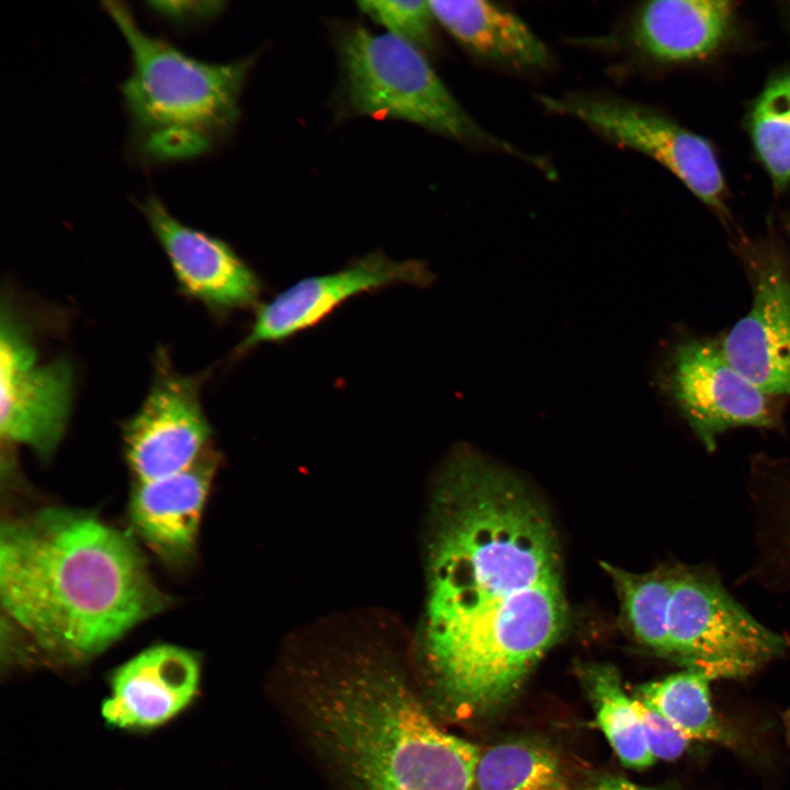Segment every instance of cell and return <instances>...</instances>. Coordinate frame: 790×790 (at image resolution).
I'll return each mask as SVG.
<instances>
[{"label":"cell","instance_id":"cell-10","mask_svg":"<svg viewBox=\"0 0 790 790\" xmlns=\"http://www.w3.org/2000/svg\"><path fill=\"white\" fill-rule=\"evenodd\" d=\"M202 377L172 368L165 351L140 407L123 426L124 452L137 483L189 469L208 449L212 429L201 397Z\"/></svg>","mask_w":790,"mask_h":790},{"label":"cell","instance_id":"cell-23","mask_svg":"<svg viewBox=\"0 0 790 790\" xmlns=\"http://www.w3.org/2000/svg\"><path fill=\"white\" fill-rule=\"evenodd\" d=\"M360 10L394 35L421 52L436 45L437 20L430 1H360Z\"/></svg>","mask_w":790,"mask_h":790},{"label":"cell","instance_id":"cell-9","mask_svg":"<svg viewBox=\"0 0 790 790\" xmlns=\"http://www.w3.org/2000/svg\"><path fill=\"white\" fill-rule=\"evenodd\" d=\"M656 380L662 394L709 451L726 430L770 429L777 424L769 396L742 375L714 342L690 339L674 345Z\"/></svg>","mask_w":790,"mask_h":790},{"label":"cell","instance_id":"cell-19","mask_svg":"<svg viewBox=\"0 0 790 790\" xmlns=\"http://www.w3.org/2000/svg\"><path fill=\"white\" fill-rule=\"evenodd\" d=\"M582 676L596 710L598 726L621 763L631 768H645L655 760L635 710L614 667L588 665Z\"/></svg>","mask_w":790,"mask_h":790},{"label":"cell","instance_id":"cell-12","mask_svg":"<svg viewBox=\"0 0 790 790\" xmlns=\"http://www.w3.org/2000/svg\"><path fill=\"white\" fill-rule=\"evenodd\" d=\"M136 204L185 296L217 317L258 306L262 282L228 244L182 223L154 193Z\"/></svg>","mask_w":790,"mask_h":790},{"label":"cell","instance_id":"cell-4","mask_svg":"<svg viewBox=\"0 0 790 790\" xmlns=\"http://www.w3.org/2000/svg\"><path fill=\"white\" fill-rule=\"evenodd\" d=\"M102 7L124 37L131 69L120 86L128 150L143 166L201 158L234 131L255 56L229 63L199 59L149 34L121 1Z\"/></svg>","mask_w":790,"mask_h":790},{"label":"cell","instance_id":"cell-3","mask_svg":"<svg viewBox=\"0 0 790 790\" xmlns=\"http://www.w3.org/2000/svg\"><path fill=\"white\" fill-rule=\"evenodd\" d=\"M0 597L42 653L68 663L99 654L168 605L129 537L54 507L2 524Z\"/></svg>","mask_w":790,"mask_h":790},{"label":"cell","instance_id":"cell-20","mask_svg":"<svg viewBox=\"0 0 790 790\" xmlns=\"http://www.w3.org/2000/svg\"><path fill=\"white\" fill-rule=\"evenodd\" d=\"M477 790H568L555 755L530 741L498 744L481 755Z\"/></svg>","mask_w":790,"mask_h":790},{"label":"cell","instance_id":"cell-16","mask_svg":"<svg viewBox=\"0 0 790 790\" xmlns=\"http://www.w3.org/2000/svg\"><path fill=\"white\" fill-rule=\"evenodd\" d=\"M735 3L724 0H657L634 13L631 37L646 56L681 63L714 53L729 36Z\"/></svg>","mask_w":790,"mask_h":790},{"label":"cell","instance_id":"cell-8","mask_svg":"<svg viewBox=\"0 0 790 790\" xmlns=\"http://www.w3.org/2000/svg\"><path fill=\"white\" fill-rule=\"evenodd\" d=\"M75 370L60 356L44 360L25 321L2 304L0 329V433L48 458L59 445L71 414Z\"/></svg>","mask_w":790,"mask_h":790},{"label":"cell","instance_id":"cell-6","mask_svg":"<svg viewBox=\"0 0 790 790\" xmlns=\"http://www.w3.org/2000/svg\"><path fill=\"white\" fill-rule=\"evenodd\" d=\"M668 657L719 678H745L788 648L710 571L670 567L666 610Z\"/></svg>","mask_w":790,"mask_h":790},{"label":"cell","instance_id":"cell-25","mask_svg":"<svg viewBox=\"0 0 790 790\" xmlns=\"http://www.w3.org/2000/svg\"><path fill=\"white\" fill-rule=\"evenodd\" d=\"M223 1H148L146 5L156 16L177 27H193L208 23L223 10Z\"/></svg>","mask_w":790,"mask_h":790},{"label":"cell","instance_id":"cell-22","mask_svg":"<svg viewBox=\"0 0 790 790\" xmlns=\"http://www.w3.org/2000/svg\"><path fill=\"white\" fill-rule=\"evenodd\" d=\"M612 579L634 636L643 645L668 657L666 610L670 592V567L634 574L609 564Z\"/></svg>","mask_w":790,"mask_h":790},{"label":"cell","instance_id":"cell-27","mask_svg":"<svg viewBox=\"0 0 790 790\" xmlns=\"http://www.w3.org/2000/svg\"><path fill=\"white\" fill-rule=\"evenodd\" d=\"M783 723L787 732V736L790 741V709L783 714Z\"/></svg>","mask_w":790,"mask_h":790},{"label":"cell","instance_id":"cell-15","mask_svg":"<svg viewBox=\"0 0 790 790\" xmlns=\"http://www.w3.org/2000/svg\"><path fill=\"white\" fill-rule=\"evenodd\" d=\"M218 456L207 449L185 471L137 483L129 501L135 532L160 557L180 563L194 550Z\"/></svg>","mask_w":790,"mask_h":790},{"label":"cell","instance_id":"cell-2","mask_svg":"<svg viewBox=\"0 0 790 790\" xmlns=\"http://www.w3.org/2000/svg\"><path fill=\"white\" fill-rule=\"evenodd\" d=\"M395 658L368 642L295 655L290 715L341 790H472L478 748L438 725Z\"/></svg>","mask_w":790,"mask_h":790},{"label":"cell","instance_id":"cell-14","mask_svg":"<svg viewBox=\"0 0 790 790\" xmlns=\"http://www.w3.org/2000/svg\"><path fill=\"white\" fill-rule=\"evenodd\" d=\"M201 664L189 650L159 644L119 666L101 704L108 726L144 731L178 716L200 691Z\"/></svg>","mask_w":790,"mask_h":790},{"label":"cell","instance_id":"cell-18","mask_svg":"<svg viewBox=\"0 0 790 790\" xmlns=\"http://www.w3.org/2000/svg\"><path fill=\"white\" fill-rule=\"evenodd\" d=\"M712 676L686 668L641 685L635 697L662 714L690 740L734 745L735 738L719 722L710 698Z\"/></svg>","mask_w":790,"mask_h":790},{"label":"cell","instance_id":"cell-26","mask_svg":"<svg viewBox=\"0 0 790 790\" xmlns=\"http://www.w3.org/2000/svg\"><path fill=\"white\" fill-rule=\"evenodd\" d=\"M583 790H661L652 789L630 782L621 778H606L588 786Z\"/></svg>","mask_w":790,"mask_h":790},{"label":"cell","instance_id":"cell-7","mask_svg":"<svg viewBox=\"0 0 790 790\" xmlns=\"http://www.w3.org/2000/svg\"><path fill=\"white\" fill-rule=\"evenodd\" d=\"M549 111L573 117L621 147L643 153L676 176L709 207L725 210L724 177L711 144L670 119L620 97L541 95Z\"/></svg>","mask_w":790,"mask_h":790},{"label":"cell","instance_id":"cell-24","mask_svg":"<svg viewBox=\"0 0 790 790\" xmlns=\"http://www.w3.org/2000/svg\"><path fill=\"white\" fill-rule=\"evenodd\" d=\"M633 703L653 757L664 760L678 758L687 748L690 738L636 697L633 698Z\"/></svg>","mask_w":790,"mask_h":790},{"label":"cell","instance_id":"cell-5","mask_svg":"<svg viewBox=\"0 0 790 790\" xmlns=\"http://www.w3.org/2000/svg\"><path fill=\"white\" fill-rule=\"evenodd\" d=\"M343 94L352 113L397 119L454 140L523 159L545 171L537 156L482 128L452 95L424 52L388 33L351 25L338 36Z\"/></svg>","mask_w":790,"mask_h":790},{"label":"cell","instance_id":"cell-1","mask_svg":"<svg viewBox=\"0 0 790 790\" xmlns=\"http://www.w3.org/2000/svg\"><path fill=\"white\" fill-rule=\"evenodd\" d=\"M436 483L417 659L433 704L469 719L515 697L562 635L561 557L543 507L499 466L461 448Z\"/></svg>","mask_w":790,"mask_h":790},{"label":"cell","instance_id":"cell-11","mask_svg":"<svg viewBox=\"0 0 790 790\" xmlns=\"http://www.w3.org/2000/svg\"><path fill=\"white\" fill-rule=\"evenodd\" d=\"M431 281V272L420 260L369 253L339 271L302 279L258 306L247 336L234 352L245 354L260 343L289 339L321 323L359 294L396 284L426 286Z\"/></svg>","mask_w":790,"mask_h":790},{"label":"cell","instance_id":"cell-21","mask_svg":"<svg viewBox=\"0 0 790 790\" xmlns=\"http://www.w3.org/2000/svg\"><path fill=\"white\" fill-rule=\"evenodd\" d=\"M748 129L774 185L785 189L790 183V69L770 79L758 94Z\"/></svg>","mask_w":790,"mask_h":790},{"label":"cell","instance_id":"cell-13","mask_svg":"<svg viewBox=\"0 0 790 790\" xmlns=\"http://www.w3.org/2000/svg\"><path fill=\"white\" fill-rule=\"evenodd\" d=\"M753 300L720 347L729 362L768 396H790V272L775 255L752 262Z\"/></svg>","mask_w":790,"mask_h":790},{"label":"cell","instance_id":"cell-17","mask_svg":"<svg viewBox=\"0 0 790 790\" xmlns=\"http://www.w3.org/2000/svg\"><path fill=\"white\" fill-rule=\"evenodd\" d=\"M430 7L437 23L476 58L516 70L541 69L551 61L534 32L495 3L435 0Z\"/></svg>","mask_w":790,"mask_h":790}]
</instances>
